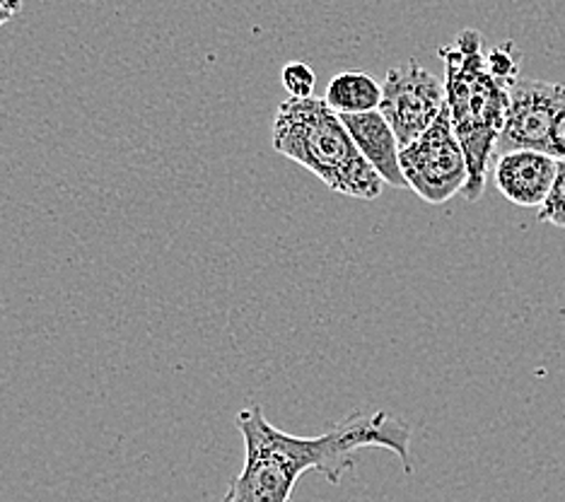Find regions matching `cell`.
<instances>
[{"instance_id":"obj_7","label":"cell","mask_w":565,"mask_h":502,"mask_svg":"<svg viewBox=\"0 0 565 502\" xmlns=\"http://www.w3.org/2000/svg\"><path fill=\"white\" fill-rule=\"evenodd\" d=\"M558 172V160L542 150H508L495 162V186L503 196L522 205L539 209L548 196Z\"/></svg>"},{"instance_id":"obj_14","label":"cell","mask_w":565,"mask_h":502,"mask_svg":"<svg viewBox=\"0 0 565 502\" xmlns=\"http://www.w3.org/2000/svg\"><path fill=\"white\" fill-rule=\"evenodd\" d=\"M22 6H24V0H0V8H6L8 12H12V15H18Z\"/></svg>"},{"instance_id":"obj_3","label":"cell","mask_w":565,"mask_h":502,"mask_svg":"<svg viewBox=\"0 0 565 502\" xmlns=\"http://www.w3.org/2000/svg\"><path fill=\"white\" fill-rule=\"evenodd\" d=\"M274 148L282 158L302 164L331 191L351 199L375 201L382 177L358 150L341 114L324 97H288L274 119Z\"/></svg>"},{"instance_id":"obj_8","label":"cell","mask_w":565,"mask_h":502,"mask_svg":"<svg viewBox=\"0 0 565 502\" xmlns=\"http://www.w3.org/2000/svg\"><path fill=\"white\" fill-rule=\"evenodd\" d=\"M341 119L351 131L358 150L372 164V170L382 177V182L394 189H408L399 162L402 146L382 111L375 109L365 114H341Z\"/></svg>"},{"instance_id":"obj_10","label":"cell","mask_w":565,"mask_h":502,"mask_svg":"<svg viewBox=\"0 0 565 502\" xmlns=\"http://www.w3.org/2000/svg\"><path fill=\"white\" fill-rule=\"evenodd\" d=\"M536 221L565 229V162H558L554 186H551L546 201L539 205Z\"/></svg>"},{"instance_id":"obj_11","label":"cell","mask_w":565,"mask_h":502,"mask_svg":"<svg viewBox=\"0 0 565 502\" xmlns=\"http://www.w3.org/2000/svg\"><path fill=\"white\" fill-rule=\"evenodd\" d=\"M280 83L286 87L288 97H298V99L315 97L317 73L312 66H307V63L295 61L280 71Z\"/></svg>"},{"instance_id":"obj_9","label":"cell","mask_w":565,"mask_h":502,"mask_svg":"<svg viewBox=\"0 0 565 502\" xmlns=\"http://www.w3.org/2000/svg\"><path fill=\"white\" fill-rule=\"evenodd\" d=\"M324 99L339 114L375 111L382 102V85L370 73L345 71L331 77Z\"/></svg>"},{"instance_id":"obj_5","label":"cell","mask_w":565,"mask_h":502,"mask_svg":"<svg viewBox=\"0 0 565 502\" xmlns=\"http://www.w3.org/2000/svg\"><path fill=\"white\" fill-rule=\"evenodd\" d=\"M445 107V81L423 68L416 58L392 68L384 77L380 111L390 121L399 146H408L428 131Z\"/></svg>"},{"instance_id":"obj_6","label":"cell","mask_w":565,"mask_h":502,"mask_svg":"<svg viewBox=\"0 0 565 502\" xmlns=\"http://www.w3.org/2000/svg\"><path fill=\"white\" fill-rule=\"evenodd\" d=\"M565 97V85L536 81V77H518L510 85V107L505 116L503 133L498 140V150H542L548 152L551 131L561 102Z\"/></svg>"},{"instance_id":"obj_4","label":"cell","mask_w":565,"mask_h":502,"mask_svg":"<svg viewBox=\"0 0 565 502\" xmlns=\"http://www.w3.org/2000/svg\"><path fill=\"white\" fill-rule=\"evenodd\" d=\"M399 162L408 189L426 203L440 205L465 191L469 182V164L452 128V119H449L447 102L428 131H423L414 143L402 148Z\"/></svg>"},{"instance_id":"obj_15","label":"cell","mask_w":565,"mask_h":502,"mask_svg":"<svg viewBox=\"0 0 565 502\" xmlns=\"http://www.w3.org/2000/svg\"><path fill=\"white\" fill-rule=\"evenodd\" d=\"M12 18H15V15H12V12H8L6 8H0V28H3V24H8Z\"/></svg>"},{"instance_id":"obj_1","label":"cell","mask_w":565,"mask_h":502,"mask_svg":"<svg viewBox=\"0 0 565 502\" xmlns=\"http://www.w3.org/2000/svg\"><path fill=\"white\" fill-rule=\"evenodd\" d=\"M244 440V467L230 483L223 502H292L300 476L317 471L339 485L355 467V452L367 447H384L402 459L406 473L411 467V428L384 410L333 423L329 432L298 437L278 430L266 420L259 406H247L237 416Z\"/></svg>"},{"instance_id":"obj_12","label":"cell","mask_w":565,"mask_h":502,"mask_svg":"<svg viewBox=\"0 0 565 502\" xmlns=\"http://www.w3.org/2000/svg\"><path fill=\"white\" fill-rule=\"evenodd\" d=\"M488 66H491V71L500 77V81H505L508 85H512L518 81V61L512 58V44H503L493 49L491 54H488Z\"/></svg>"},{"instance_id":"obj_2","label":"cell","mask_w":565,"mask_h":502,"mask_svg":"<svg viewBox=\"0 0 565 502\" xmlns=\"http://www.w3.org/2000/svg\"><path fill=\"white\" fill-rule=\"evenodd\" d=\"M438 56L445 63L443 81L449 119L469 164V182L461 193L467 201H479L488 164L505 126L510 85L488 66L483 36L477 30L459 32L455 44L443 46Z\"/></svg>"},{"instance_id":"obj_13","label":"cell","mask_w":565,"mask_h":502,"mask_svg":"<svg viewBox=\"0 0 565 502\" xmlns=\"http://www.w3.org/2000/svg\"><path fill=\"white\" fill-rule=\"evenodd\" d=\"M548 154H554L558 162H565V97H563L561 107H558V114H556L554 131H551Z\"/></svg>"}]
</instances>
